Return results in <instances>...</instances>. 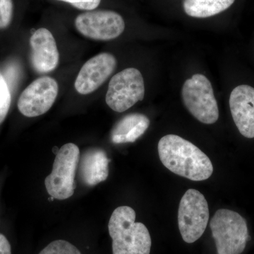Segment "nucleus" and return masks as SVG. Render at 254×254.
<instances>
[{
  "label": "nucleus",
  "mask_w": 254,
  "mask_h": 254,
  "mask_svg": "<svg viewBox=\"0 0 254 254\" xmlns=\"http://www.w3.org/2000/svg\"><path fill=\"white\" fill-rule=\"evenodd\" d=\"M159 157L165 168L192 181L208 180L213 173L210 158L190 141L175 134L163 136L158 145Z\"/></svg>",
  "instance_id": "nucleus-1"
},
{
  "label": "nucleus",
  "mask_w": 254,
  "mask_h": 254,
  "mask_svg": "<svg viewBox=\"0 0 254 254\" xmlns=\"http://www.w3.org/2000/svg\"><path fill=\"white\" fill-rule=\"evenodd\" d=\"M135 220L136 213L131 207L120 206L114 210L108 224L113 254H150L149 232L145 225Z\"/></svg>",
  "instance_id": "nucleus-2"
},
{
  "label": "nucleus",
  "mask_w": 254,
  "mask_h": 254,
  "mask_svg": "<svg viewBox=\"0 0 254 254\" xmlns=\"http://www.w3.org/2000/svg\"><path fill=\"white\" fill-rule=\"evenodd\" d=\"M218 254H241L250 240L245 219L233 210H217L210 222Z\"/></svg>",
  "instance_id": "nucleus-3"
},
{
  "label": "nucleus",
  "mask_w": 254,
  "mask_h": 254,
  "mask_svg": "<svg viewBox=\"0 0 254 254\" xmlns=\"http://www.w3.org/2000/svg\"><path fill=\"white\" fill-rule=\"evenodd\" d=\"M79 158V148L73 143H66L58 150L53 171L45 180L47 191L50 196L58 200L72 196L76 188L74 179Z\"/></svg>",
  "instance_id": "nucleus-4"
},
{
  "label": "nucleus",
  "mask_w": 254,
  "mask_h": 254,
  "mask_svg": "<svg viewBox=\"0 0 254 254\" xmlns=\"http://www.w3.org/2000/svg\"><path fill=\"white\" fill-rule=\"evenodd\" d=\"M182 95L187 109L200 123L212 125L218 121V105L213 87L203 74L197 73L187 80Z\"/></svg>",
  "instance_id": "nucleus-5"
},
{
  "label": "nucleus",
  "mask_w": 254,
  "mask_h": 254,
  "mask_svg": "<svg viewBox=\"0 0 254 254\" xmlns=\"http://www.w3.org/2000/svg\"><path fill=\"white\" fill-rule=\"evenodd\" d=\"M208 202L198 190H187L180 200L178 225L182 239L192 244L204 233L209 221Z\"/></svg>",
  "instance_id": "nucleus-6"
},
{
  "label": "nucleus",
  "mask_w": 254,
  "mask_h": 254,
  "mask_svg": "<svg viewBox=\"0 0 254 254\" xmlns=\"http://www.w3.org/2000/svg\"><path fill=\"white\" fill-rule=\"evenodd\" d=\"M145 96V85L141 71L127 68L111 78L105 100L107 105L117 113H124Z\"/></svg>",
  "instance_id": "nucleus-7"
},
{
  "label": "nucleus",
  "mask_w": 254,
  "mask_h": 254,
  "mask_svg": "<svg viewBox=\"0 0 254 254\" xmlns=\"http://www.w3.org/2000/svg\"><path fill=\"white\" fill-rule=\"evenodd\" d=\"M75 26L86 38L108 41L118 38L123 33L125 23L121 15L115 11L98 10L78 15Z\"/></svg>",
  "instance_id": "nucleus-8"
},
{
  "label": "nucleus",
  "mask_w": 254,
  "mask_h": 254,
  "mask_svg": "<svg viewBox=\"0 0 254 254\" xmlns=\"http://www.w3.org/2000/svg\"><path fill=\"white\" fill-rule=\"evenodd\" d=\"M58 92L59 86L54 78H37L21 93L18 101V110L27 118L44 115L54 104Z\"/></svg>",
  "instance_id": "nucleus-9"
},
{
  "label": "nucleus",
  "mask_w": 254,
  "mask_h": 254,
  "mask_svg": "<svg viewBox=\"0 0 254 254\" xmlns=\"http://www.w3.org/2000/svg\"><path fill=\"white\" fill-rule=\"evenodd\" d=\"M117 60L110 53H103L88 60L78 73L75 88L81 95H88L100 88L115 71Z\"/></svg>",
  "instance_id": "nucleus-10"
},
{
  "label": "nucleus",
  "mask_w": 254,
  "mask_h": 254,
  "mask_svg": "<svg viewBox=\"0 0 254 254\" xmlns=\"http://www.w3.org/2000/svg\"><path fill=\"white\" fill-rule=\"evenodd\" d=\"M31 64L35 71L49 73L58 66L60 54L56 41L51 32L41 28L33 33L30 39Z\"/></svg>",
  "instance_id": "nucleus-11"
},
{
  "label": "nucleus",
  "mask_w": 254,
  "mask_h": 254,
  "mask_svg": "<svg viewBox=\"0 0 254 254\" xmlns=\"http://www.w3.org/2000/svg\"><path fill=\"white\" fill-rule=\"evenodd\" d=\"M230 107L232 118L242 136L254 138V88L240 85L232 91Z\"/></svg>",
  "instance_id": "nucleus-12"
},
{
  "label": "nucleus",
  "mask_w": 254,
  "mask_h": 254,
  "mask_svg": "<svg viewBox=\"0 0 254 254\" xmlns=\"http://www.w3.org/2000/svg\"><path fill=\"white\" fill-rule=\"evenodd\" d=\"M109 159L104 150L100 148L87 150L80 157L78 175L86 186L93 187L105 181L109 175Z\"/></svg>",
  "instance_id": "nucleus-13"
},
{
  "label": "nucleus",
  "mask_w": 254,
  "mask_h": 254,
  "mask_svg": "<svg viewBox=\"0 0 254 254\" xmlns=\"http://www.w3.org/2000/svg\"><path fill=\"white\" fill-rule=\"evenodd\" d=\"M149 125V119L143 114L127 115L114 127L111 141L115 144L133 143L146 131Z\"/></svg>",
  "instance_id": "nucleus-14"
},
{
  "label": "nucleus",
  "mask_w": 254,
  "mask_h": 254,
  "mask_svg": "<svg viewBox=\"0 0 254 254\" xmlns=\"http://www.w3.org/2000/svg\"><path fill=\"white\" fill-rule=\"evenodd\" d=\"M235 0H184L183 6L189 16L207 18L220 14L233 4Z\"/></svg>",
  "instance_id": "nucleus-15"
},
{
  "label": "nucleus",
  "mask_w": 254,
  "mask_h": 254,
  "mask_svg": "<svg viewBox=\"0 0 254 254\" xmlns=\"http://www.w3.org/2000/svg\"><path fill=\"white\" fill-rule=\"evenodd\" d=\"M39 254H81L80 251L65 240H56L51 242Z\"/></svg>",
  "instance_id": "nucleus-16"
},
{
  "label": "nucleus",
  "mask_w": 254,
  "mask_h": 254,
  "mask_svg": "<svg viewBox=\"0 0 254 254\" xmlns=\"http://www.w3.org/2000/svg\"><path fill=\"white\" fill-rule=\"evenodd\" d=\"M11 91L2 73L0 71V125L4 122L11 105Z\"/></svg>",
  "instance_id": "nucleus-17"
},
{
  "label": "nucleus",
  "mask_w": 254,
  "mask_h": 254,
  "mask_svg": "<svg viewBox=\"0 0 254 254\" xmlns=\"http://www.w3.org/2000/svg\"><path fill=\"white\" fill-rule=\"evenodd\" d=\"M12 14V0H0V29L9 26Z\"/></svg>",
  "instance_id": "nucleus-18"
},
{
  "label": "nucleus",
  "mask_w": 254,
  "mask_h": 254,
  "mask_svg": "<svg viewBox=\"0 0 254 254\" xmlns=\"http://www.w3.org/2000/svg\"><path fill=\"white\" fill-rule=\"evenodd\" d=\"M72 5L78 9L92 11L96 9L101 0H58Z\"/></svg>",
  "instance_id": "nucleus-19"
},
{
  "label": "nucleus",
  "mask_w": 254,
  "mask_h": 254,
  "mask_svg": "<svg viewBox=\"0 0 254 254\" xmlns=\"http://www.w3.org/2000/svg\"><path fill=\"white\" fill-rule=\"evenodd\" d=\"M0 254H11V245L2 234H0Z\"/></svg>",
  "instance_id": "nucleus-20"
}]
</instances>
